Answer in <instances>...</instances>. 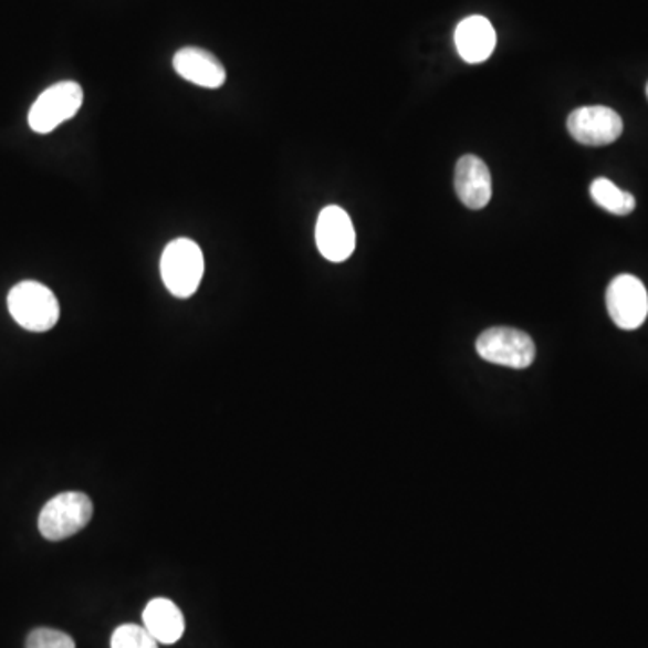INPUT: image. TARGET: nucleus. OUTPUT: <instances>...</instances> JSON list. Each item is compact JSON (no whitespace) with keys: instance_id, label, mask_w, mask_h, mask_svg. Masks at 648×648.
<instances>
[{"instance_id":"9d476101","label":"nucleus","mask_w":648,"mask_h":648,"mask_svg":"<svg viewBox=\"0 0 648 648\" xmlns=\"http://www.w3.org/2000/svg\"><path fill=\"white\" fill-rule=\"evenodd\" d=\"M174 67L186 82L203 88H220L226 83V69L217 56L200 48H185L174 56Z\"/></svg>"},{"instance_id":"f03ea898","label":"nucleus","mask_w":648,"mask_h":648,"mask_svg":"<svg viewBox=\"0 0 648 648\" xmlns=\"http://www.w3.org/2000/svg\"><path fill=\"white\" fill-rule=\"evenodd\" d=\"M160 276L175 297H191L203 278V254L199 243L189 238L168 243L160 258Z\"/></svg>"},{"instance_id":"1a4fd4ad","label":"nucleus","mask_w":648,"mask_h":648,"mask_svg":"<svg viewBox=\"0 0 648 648\" xmlns=\"http://www.w3.org/2000/svg\"><path fill=\"white\" fill-rule=\"evenodd\" d=\"M454 188L458 199L469 209H483L492 199V175L484 160L463 155L456 165Z\"/></svg>"},{"instance_id":"4468645a","label":"nucleus","mask_w":648,"mask_h":648,"mask_svg":"<svg viewBox=\"0 0 648 648\" xmlns=\"http://www.w3.org/2000/svg\"><path fill=\"white\" fill-rule=\"evenodd\" d=\"M111 648H159V641L145 627L125 624L112 634Z\"/></svg>"},{"instance_id":"7ed1b4c3","label":"nucleus","mask_w":648,"mask_h":648,"mask_svg":"<svg viewBox=\"0 0 648 648\" xmlns=\"http://www.w3.org/2000/svg\"><path fill=\"white\" fill-rule=\"evenodd\" d=\"M93 501L83 492H63L45 504L39 530L48 541L59 542L82 532L93 519Z\"/></svg>"},{"instance_id":"f257e3e1","label":"nucleus","mask_w":648,"mask_h":648,"mask_svg":"<svg viewBox=\"0 0 648 648\" xmlns=\"http://www.w3.org/2000/svg\"><path fill=\"white\" fill-rule=\"evenodd\" d=\"M11 317L28 332H49L60 320V303L51 289L39 281H22L8 294Z\"/></svg>"},{"instance_id":"ddd939ff","label":"nucleus","mask_w":648,"mask_h":648,"mask_svg":"<svg viewBox=\"0 0 648 648\" xmlns=\"http://www.w3.org/2000/svg\"><path fill=\"white\" fill-rule=\"evenodd\" d=\"M589 191L593 200L602 209L609 211V213L618 215V217L633 213L634 208H636V199H634L633 195L619 189L615 182H610L609 179H604V177L593 180Z\"/></svg>"},{"instance_id":"dca6fc26","label":"nucleus","mask_w":648,"mask_h":648,"mask_svg":"<svg viewBox=\"0 0 648 648\" xmlns=\"http://www.w3.org/2000/svg\"><path fill=\"white\" fill-rule=\"evenodd\" d=\"M647 97H648V83H647Z\"/></svg>"},{"instance_id":"f8f14e48","label":"nucleus","mask_w":648,"mask_h":648,"mask_svg":"<svg viewBox=\"0 0 648 648\" xmlns=\"http://www.w3.org/2000/svg\"><path fill=\"white\" fill-rule=\"evenodd\" d=\"M143 627L159 644L174 645L185 634V616L179 607L166 598H155L143 610Z\"/></svg>"},{"instance_id":"20e7f679","label":"nucleus","mask_w":648,"mask_h":648,"mask_svg":"<svg viewBox=\"0 0 648 648\" xmlns=\"http://www.w3.org/2000/svg\"><path fill=\"white\" fill-rule=\"evenodd\" d=\"M479 357L487 363L506 366V368L524 369L535 360V343L523 330L498 328L484 330L475 343Z\"/></svg>"},{"instance_id":"6e6552de","label":"nucleus","mask_w":648,"mask_h":648,"mask_svg":"<svg viewBox=\"0 0 648 648\" xmlns=\"http://www.w3.org/2000/svg\"><path fill=\"white\" fill-rule=\"evenodd\" d=\"M567 130L581 145L605 146L624 134V122L618 112L609 107L576 108L567 117Z\"/></svg>"},{"instance_id":"2eb2a0df","label":"nucleus","mask_w":648,"mask_h":648,"mask_svg":"<svg viewBox=\"0 0 648 648\" xmlns=\"http://www.w3.org/2000/svg\"><path fill=\"white\" fill-rule=\"evenodd\" d=\"M25 648H76L74 639L62 630L34 629L28 636Z\"/></svg>"},{"instance_id":"0eeeda50","label":"nucleus","mask_w":648,"mask_h":648,"mask_svg":"<svg viewBox=\"0 0 648 648\" xmlns=\"http://www.w3.org/2000/svg\"><path fill=\"white\" fill-rule=\"evenodd\" d=\"M315 242L328 262H346L354 254L357 242L349 215L339 206L324 208L315 223Z\"/></svg>"},{"instance_id":"423d86ee","label":"nucleus","mask_w":648,"mask_h":648,"mask_svg":"<svg viewBox=\"0 0 648 648\" xmlns=\"http://www.w3.org/2000/svg\"><path fill=\"white\" fill-rule=\"evenodd\" d=\"M610 320L621 330H636L648 315V294L644 281L630 274H619L607 289Z\"/></svg>"},{"instance_id":"9b49d317","label":"nucleus","mask_w":648,"mask_h":648,"mask_svg":"<svg viewBox=\"0 0 648 648\" xmlns=\"http://www.w3.org/2000/svg\"><path fill=\"white\" fill-rule=\"evenodd\" d=\"M456 48L467 63L489 60L495 49V31L484 17H469L456 28Z\"/></svg>"},{"instance_id":"39448f33","label":"nucleus","mask_w":648,"mask_h":648,"mask_svg":"<svg viewBox=\"0 0 648 648\" xmlns=\"http://www.w3.org/2000/svg\"><path fill=\"white\" fill-rule=\"evenodd\" d=\"M83 105V88L76 82L54 83L36 97L31 107V130L36 134H49L60 125L73 119Z\"/></svg>"}]
</instances>
